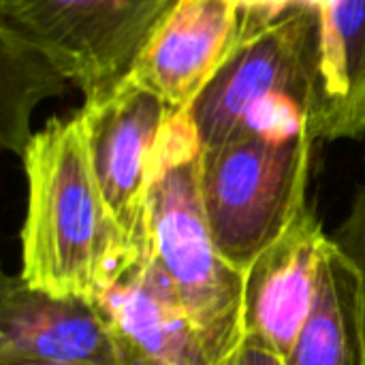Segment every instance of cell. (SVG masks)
Here are the masks:
<instances>
[{"label": "cell", "mask_w": 365, "mask_h": 365, "mask_svg": "<svg viewBox=\"0 0 365 365\" xmlns=\"http://www.w3.org/2000/svg\"><path fill=\"white\" fill-rule=\"evenodd\" d=\"M0 365H105L86 361H36V359H0Z\"/></svg>", "instance_id": "cell-17"}, {"label": "cell", "mask_w": 365, "mask_h": 365, "mask_svg": "<svg viewBox=\"0 0 365 365\" xmlns=\"http://www.w3.org/2000/svg\"><path fill=\"white\" fill-rule=\"evenodd\" d=\"M331 237L306 205L244 274V338L287 359L312 310L319 269Z\"/></svg>", "instance_id": "cell-7"}, {"label": "cell", "mask_w": 365, "mask_h": 365, "mask_svg": "<svg viewBox=\"0 0 365 365\" xmlns=\"http://www.w3.org/2000/svg\"><path fill=\"white\" fill-rule=\"evenodd\" d=\"M77 115L101 190L135 259L148 263L152 261L148 225L152 163L173 111L156 92L128 73L109 90L86 98Z\"/></svg>", "instance_id": "cell-6"}, {"label": "cell", "mask_w": 365, "mask_h": 365, "mask_svg": "<svg viewBox=\"0 0 365 365\" xmlns=\"http://www.w3.org/2000/svg\"><path fill=\"white\" fill-rule=\"evenodd\" d=\"M0 359L120 365L96 299L58 297L19 274H4L0 284Z\"/></svg>", "instance_id": "cell-9"}, {"label": "cell", "mask_w": 365, "mask_h": 365, "mask_svg": "<svg viewBox=\"0 0 365 365\" xmlns=\"http://www.w3.org/2000/svg\"><path fill=\"white\" fill-rule=\"evenodd\" d=\"M178 0H0L15 32L92 98L124 79Z\"/></svg>", "instance_id": "cell-5"}, {"label": "cell", "mask_w": 365, "mask_h": 365, "mask_svg": "<svg viewBox=\"0 0 365 365\" xmlns=\"http://www.w3.org/2000/svg\"><path fill=\"white\" fill-rule=\"evenodd\" d=\"M331 237L357 263L361 272V280H364L365 299V182L357 188L346 218L340 222V227L336 229Z\"/></svg>", "instance_id": "cell-14"}, {"label": "cell", "mask_w": 365, "mask_h": 365, "mask_svg": "<svg viewBox=\"0 0 365 365\" xmlns=\"http://www.w3.org/2000/svg\"><path fill=\"white\" fill-rule=\"evenodd\" d=\"M227 365H284V359H280L276 353L267 351L263 344L244 338L235 355Z\"/></svg>", "instance_id": "cell-16"}, {"label": "cell", "mask_w": 365, "mask_h": 365, "mask_svg": "<svg viewBox=\"0 0 365 365\" xmlns=\"http://www.w3.org/2000/svg\"><path fill=\"white\" fill-rule=\"evenodd\" d=\"M317 141L365 137V0H331L321 11Z\"/></svg>", "instance_id": "cell-11"}, {"label": "cell", "mask_w": 365, "mask_h": 365, "mask_svg": "<svg viewBox=\"0 0 365 365\" xmlns=\"http://www.w3.org/2000/svg\"><path fill=\"white\" fill-rule=\"evenodd\" d=\"M244 15L248 17H274L282 11H289L293 6H310L314 11H323L331 0H235Z\"/></svg>", "instance_id": "cell-15"}, {"label": "cell", "mask_w": 365, "mask_h": 365, "mask_svg": "<svg viewBox=\"0 0 365 365\" xmlns=\"http://www.w3.org/2000/svg\"><path fill=\"white\" fill-rule=\"evenodd\" d=\"M66 86L71 81L43 51L0 26V143L6 152L24 156L34 137V109Z\"/></svg>", "instance_id": "cell-13"}, {"label": "cell", "mask_w": 365, "mask_h": 365, "mask_svg": "<svg viewBox=\"0 0 365 365\" xmlns=\"http://www.w3.org/2000/svg\"><path fill=\"white\" fill-rule=\"evenodd\" d=\"M148 225L152 259L214 365H227L244 340V274L216 248L201 197V141L188 113H173L158 139Z\"/></svg>", "instance_id": "cell-2"}, {"label": "cell", "mask_w": 365, "mask_h": 365, "mask_svg": "<svg viewBox=\"0 0 365 365\" xmlns=\"http://www.w3.org/2000/svg\"><path fill=\"white\" fill-rule=\"evenodd\" d=\"M284 365H365L364 280L334 237L321 261L312 310Z\"/></svg>", "instance_id": "cell-12"}, {"label": "cell", "mask_w": 365, "mask_h": 365, "mask_svg": "<svg viewBox=\"0 0 365 365\" xmlns=\"http://www.w3.org/2000/svg\"><path fill=\"white\" fill-rule=\"evenodd\" d=\"M312 133H250L201 150V197L218 252L242 274L308 205Z\"/></svg>", "instance_id": "cell-4"}, {"label": "cell", "mask_w": 365, "mask_h": 365, "mask_svg": "<svg viewBox=\"0 0 365 365\" xmlns=\"http://www.w3.org/2000/svg\"><path fill=\"white\" fill-rule=\"evenodd\" d=\"M21 163L28 203L19 276L30 287L96 299L141 265L101 190L77 113L36 130Z\"/></svg>", "instance_id": "cell-1"}, {"label": "cell", "mask_w": 365, "mask_h": 365, "mask_svg": "<svg viewBox=\"0 0 365 365\" xmlns=\"http://www.w3.org/2000/svg\"><path fill=\"white\" fill-rule=\"evenodd\" d=\"M244 24L235 0H178L141 49L130 75L173 113L186 111L233 51Z\"/></svg>", "instance_id": "cell-8"}, {"label": "cell", "mask_w": 365, "mask_h": 365, "mask_svg": "<svg viewBox=\"0 0 365 365\" xmlns=\"http://www.w3.org/2000/svg\"><path fill=\"white\" fill-rule=\"evenodd\" d=\"M319 66V11L293 6L265 19L244 15L233 51L186 109L201 150H216L250 133H312Z\"/></svg>", "instance_id": "cell-3"}, {"label": "cell", "mask_w": 365, "mask_h": 365, "mask_svg": "<svg viewBox=\"0 0 365 365\" xmlns=\"http://www.w3.org/2000/svg\"><path fill=\"white\" fill-rule=\"evenodd\" d=\"M96 302L120 365H214L154 259L133 265Z\"/></svg>", "instance_id": "cell-10"}]
</instances>
